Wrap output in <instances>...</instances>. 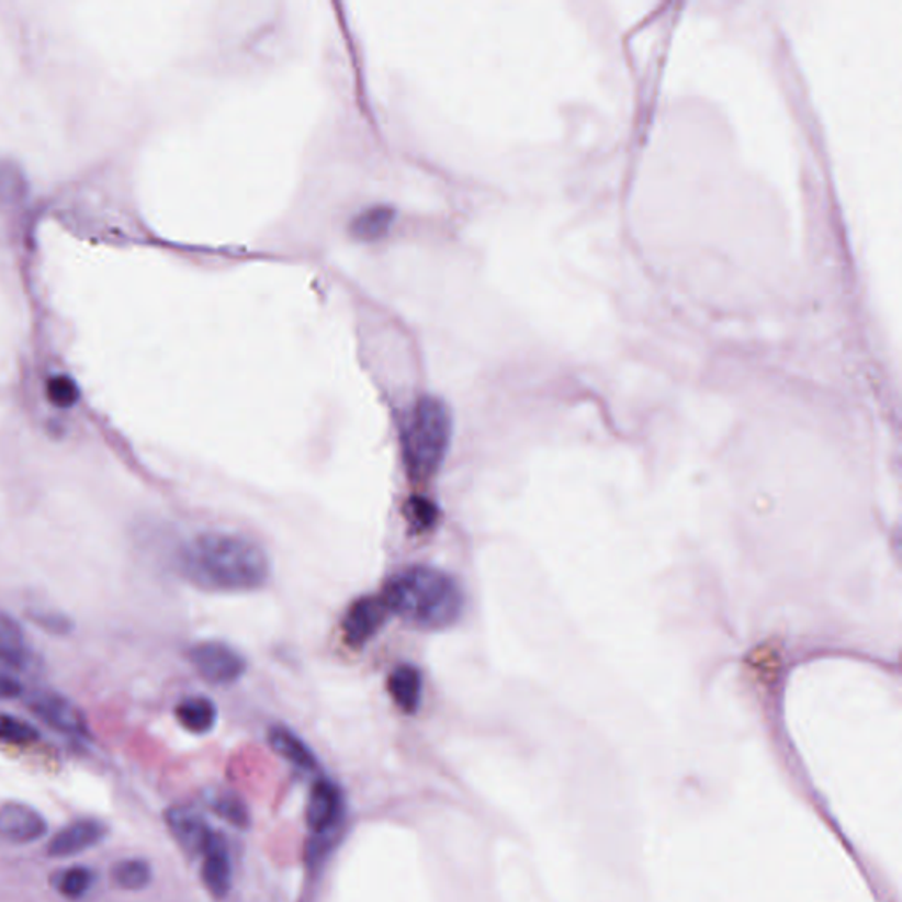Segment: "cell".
<instances>
[{"label": "cell", "instance_id": "5b68a950", "mask_svg": "<svg viewBox=\"0 0 902 902\" xmlns=\"http://www.w3.org/2000/svg\"><path fill=\"white\" fill-rule=\"evenodd\" d=\"M27 707L49 729L71 737L89 738L90 729L80 707L54 689H34L27 695Z\"/></svg>", "mask_w": 902, "mask_h": 902}, {"label": "cell", "instance_id": "30bf717a", "mask_svg": "<svg viewBox=\"0 0 902 902\" xmlns=\"http://www.w3.org/2000/svg\"><path fill=\"white\" fill-rule=\"evenodd\" d=\"M108 835V826L94 818H81L64 826L52 837L46 848L48 857L66 858L94 848Z\"/></svg>", "mask_w": 902, "mask_h": 902}, {"label": "cell", "instance_id": "e0dca14e", "mask_svg": "<svg viewBox=\"0 0 902 902\" xmlns=\"http://www.w3.org/2000/svg\"><path fill=\"white\" fill-rule=\"evenodd\" d=\"M94 883L95 872L89 867L72 866L54 875L55 890L69 901H80L81 898H86Z\"/></svg>", "mask_w": 902, "mask_h": 902}, {"label": "cell", "instance_id": "9a60e30c", "mask_svg": "<svg viewBox=\"0 0 902 902\" xmlns=\"http://www.w3.org/2000/svg\"><path fill=\"white\" fill-rule=\"evenodd\" d=\"M174 718L183 730L194 735H205L217 723V707L206 697H189L174 709Z\"/></svg>", "mask_w": 902, "mask_h": 902}, {"label": "cell", "instance_id": "6da1fadb", "mask_svg": "<svg viewBox=\"0 0 902 902\" xmlns=\"http://www.w3.org/2000/svg\"><path fill=\"white\" fill-rule=\"evenodd\" d=\"M179 566L192 586L223 595L263 589L272 573L267 550L233 532H203L192 538L180 550Z\"/></svg>", "mask_w": 902, "mask_h": 902}, {"label": "cell", "instance_id": "7c38bea8", "mask_svg": "<svg viewBox=\"0 0 902 902\" xmlns=\"http://www.w3.org/2000/svg\"><path fill=\"white\" fill-rule=\"evenodd\" d=\"M386 689L398 711H403L404 714H416L424 698V674L413 663H401L388 675Z\"/></svg>", "mask_w": 902, "mask_h": 902}, {"label": "cell", "instance_id": "7a4b0ae2", "mask_svg": "<svg viewBox=\"0 0 902 902\" xmlns=\"http://www.w3.org/2000/svg\"><path fill=\"white\" fill-rule=\"evenodd\" d=\"M381 596L392 617L415 630H450L464 613V590L455 576L427 564L407 566L390 576Z\"/></svg>", "mask_w": 902, "mask_h": 902}, {"label": "cell", "instance_id": "ffe728a7", "mask_svg": "<svg viewBox=\"0 0 902 902\" xmlns=\"http://www.w3.org/2000/svg\"><path fill=\"white\" fill-rule=\"evenodd\" d=\"M40 741V730L27 721L10 714H0V742L14 746H29Z\"/></svg>", "mask_w": 902, "mask_h": 902}, {"label": "cell", "instance_id": "3957f363", "mask_svg": "<svg viewBox=\"0 0 902 902\" xmlns=\"http://www.w3.org/2000/svg\"><path fill=\"white\" fill-rule=\"evenodd\" d=\"M455 420L442 398L424 395L413 404L401 430L404 470L415 483L438 476L453 441Z\"/></svg>", "mask_w": 902, "mask_h": 902}, {"label": "cell", "instance_id": "ba28073f", "mask_svg": "<svg viewBox=\"0 0 902 902\" xmlns=\"http://www.w3.org/2000/svg\"><path fill=\"white\" fill-rule=\"evenodd\" d=\"M48 832L45 816L23 802H5L0 808V837L13 845H31Z\"/></svg>", "mask_w": 902, "mask_h": 902}, {"label": "cell", "instance_id": "9c48e42d", "mask_svg": "<svg viewBox=\"0 0 902 902\" xmlns=\"http://www.w3.org/2000/svg\"><path fill=\"white\" fill-rule=\"evenodd\" d=\"M345 813V799L337 785L328 779H319L311 790L305 809V820L316 835L328 834L336 828Z\"/></svg>", "mask_w": 902, "mask_h": 902}, {"label": "cell", "instance_id": "603a6c76", "mask_svg": "<svg viewBox=\"0 0 902 902\" xmlns=\"http://www.w3.org/2000/svg\"><path fill=\"white\" fill-rule=\"evenodd\" d=\"M31 616L32 621L41 625L43 630L52 631V633L63 634L71 630V622H69L68 617H64L63 613L46 612V610H43V612H32Z\"/></svg>", "mask_w": 902, "mask_h": 902}, {"label": "cell", "instance_id": "7402d4cb", "mask_svg": "<svg viewBox=\"0 0 902 902\" xmlns=\"http://www.w3.org/2000/svg\"><path fill=\"white\" fill-rule=\"evenodd\" d=\"M46 395H48L49 403L54 404V406L68 409V407L75 406V404L78 403L80 390H78L77 383H75L71 377H68V375H55V377H52L48 384H46Z\"/></svg>", "mask_w": 902, "mask_h": 902}, {"label": "cell", "instance_id": "5bb4252c", "mask_svg": "<svg viewBox=\"0 0 902 902\" xmlns=\"http://www.w3.org/2000/svg\"><path fill=\"white\" fill-rule=\"evenodd\" d=\"M270 747L278 753L287 764L295 765L302 770H314L317 767V758L314 751L305 744L304 738H300L293 730L282 724H273L269 730Z\"/></svg>", "mask_w": 902, "mask_h": 902}, {"label": "cell", "instance_id": "277c9868", "mask_svg": "<svg viewBox=\"0 0 902 902\" xmlns=\"http://www.w3.org/2000/svg\"><path fill=\"white\" fill-rule=\"evenodd\" d=\"M189 662L206 683L229 686L246 675V657L219 640H206L189 649Z\"/></svg>", "mask_w": 902, "mask_h": 902}, {"label": "cell", "instance_id": "52a82bcc", "mask_svg": "<svg viewBox=\"0 0 902 902\" xmlns=\"http://www.w3.org/2000/svg\"><path fill=\"white\" fill-rule=\"evenodd\" d=\"M165 822L180 848L191 857L203 855L206 846L211 845V841L214 839L215 832L205 822V818L185 805H174L168 809L165 813Z\"/></svg>", "mask_w": 902, "mask_h": 902}, {"label": "cell", "instance_id": "44dd1931", "mask_svg": "<svg viewBox=\"0 0 902 902\" xmlns=\"http://www.w3.org/2000/svg\"><path fill=\"white\" fill-rule=\"evenodd\" d=\"M211 808L215 814H219L224 822L237 828H247L250 825V814L244 800L232 793H219L211 800Z\"/></svg>", "mask_w": 902, "mask_h": 902}, {"label": "cell", "instance_id": "cb8c5ba5", "mask_svg": "<svg viewBox=\"0 0 902 902\" xmlns=\"http://www.w3.org/2000/svg\"><path fill=\"white\" fill-rule=\"evenodd\" d=\"M22 692L23 688L19 679H14L13 675L8 672H0V700L20 697Z\"/></svg>", "mask_w": 902, "mask_h": 902}, {"label": "cell", "instance_id": "2e32d148", "mask_svg": "<svg viewBox=\"0 0 902 902\" xmlns=\"http://www.w3.org/2000/svg\"><path fill=\"white\" fill-rule=\"evenodd\" d=\"M394 219V208L384 205L372 206L354 217L351 223V235L362 241L380 240L392 228Z\"/></svg>", "mask_w": 902, "mask_h": 902}, {"label": "cell", "instance_id": "ac0fdd59", "mask_svg": "<svg viewBox=\"0 0 902 902\" xmlns=\"http://www.w3.org/2000/svg\"><path fill=\"white\" fill-rule=\"evenodd\" d=\"M112 878L122 890H144L153 881V867L144 858H124L112 869Z\"/></svg>", "mask_w": 902, "mask_h": 902}, {"label": "cell", "instance_id": "8992f818", "mask_svg": "<svg viewBox=\"0 0 902 902\" xmlns=\"http://www.w3.org/2000/svg\"><path fill=\"white\" fill-rule=\"evenodd\" d=\"M390 617L392 613L383 596H360L349 605L345 619H342L340 628H342L345 642L354 651H360L380 634Z\"/></svg>", "mask_w": 902, "mask_h": 902}, {"label": "cell", "instance_id": "d6986e66", "mask_svg": "<svg viewBox=\"0 0 902 902\" xmlns=\"http://www.w3.org/2000/svg\"><path fill=\"white\" fill-rule=\"evenodd\" d=\"M404 514H406L409 528L418 532V534H420V532L432 531V529L438 526L439 519H441V511H439L438 505H436L432 499H429V497L424 496L409 497V500L406 503V508H404Z\"/></svg>", "mask_w": 902, "mask_h": 902}, {"label": "cell", "instance_id": "4fadbf2b", "mask_svg": "<svg viewBox=\"0 0 902 902\" xmlns=\"http://www.w3.org/2000/svg\"><path fill=\"white\" fill-rule=\"evenodd\" d=\"M0 663L10 670H29L34 663V653L29 645L22 625L10 613L0 610Z\"/></svg>", "mask_w": 902, "mask_h": 902}, {"label": "cell", "instance_id": "8fae6325", "mask_svg": "<svg viewBox=\"0 0 902 902\" xmlns=\"http://www.w3.org/2000/svg\"><path fill=\"white\" fill-rule=\"evenodd\" d=\"M202 881L212 898L224 899L232 890V858L226 841L215 834L211 845L203 852Z\"/></svg>", "mask_w": 902, "mask_h": 902}]
</instances>
